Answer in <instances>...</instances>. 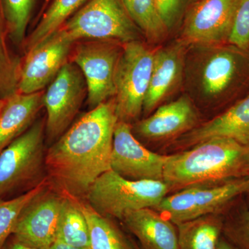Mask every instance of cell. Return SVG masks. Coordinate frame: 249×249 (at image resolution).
I'll use <instances>...</instances> for the list:
<instances>
[{
	"label": "cell",
	"mask_w": 249,
	"mask_h": 249,
	"mask_svg": "<svg viewBox=\"0 0 249 249\" xmlns=\"http://www.w3.org/2000/svg\"><path fill=\"white\" fill-rule=\"evenodd\" d=\"M160 17L168 28L171 31L184 16L188 0H155Z\"/></svg>",
	"instance_id": "cell-30"
},
{
	"label": "cell",
	"mask_w": 249,
	"mask_h": 249,
	"mask_svg": "<svg viewBox=\"0 0 249 249\" xmlns=\"http://www.w3.org/2000/svg\"><path fill=\"white\" fill-rule=\"evenodd\" d=\"M21 60L11 53L6 40L0 39V98L18 92Z\"/></svg>",
	"instance_id": "cell-28"
},
{
	"label": "cell",
	"mask_w": 249,
	"mask_h": 249,
	"mask_svg": "<svg viewBox=\"0 0 249 249\" xmlns=\"http://www.w3.org/2000/svg\"><path fill=\"white\" fill-rule=\"evenodd\" d=\"M243 197L244 199H245L246 204H247V206H248V208L249 209V186L248 187V188H247V191H246L245 193H244Z\"/></svg>",
	"instance_id": "cell-35"
},
{
	"label": "cell",
	"mask_w": 249,
	"mask_h": 249,
	"mask_svg": "<svg viewBox=\"0 0 249 249\" xmlns=\"http://www.w3.org/2000/svg\"><path fill=\"white\" fill-rule=\"evenodd\" d=\"M36 0H1L7 37L14 45L24 43L28 24Z\"/></svg>",
	"instance_id": "cell-27"
},
{
	"label": "cell",
	"mask_w": 249,
	"mask_h": 249,
	"mask_svg": "<svg viewBox=\"0 0 249 249\" xmlns=\"http://www.w3.org/2000/svg\"><path fill=\"white\" fill-rule=\"evenodd\" d=\"M44 91L17 92L6 98L0 111V153L36 121L43 107Z\"/></svg>",
	"instance_id": "cell-19"
},
{
	"label": "cell",
	"mask_w": 249,
	"mask_h": 249,
	"mask_svg": "<svg viewBox=\"0 0 249 249\" xmlns=\"http://www.w3.org/2000/svg\"><path fill=\"white\" fill-rule=\"evenodd\" d=\"M49 178L31 191L17 197L0 199V249L4 248L13 232L21 213L31 201L50 186Z\"/></svg>",
	"instance_id": "cell-26"
},
{
	"label": "cell",
	"mask_w": 249,
	"mask_h": 249,
	"mask_svg": "<svg viewBox=\"0 0 249 249\" xmlns=\"http://www.w3.org/2000/svg\"><path fill=\"white\" fill-rule=\"evenodd\" d=\"M185 67V43L174 42L155 51L150 85L142 112L152 114L181 84Z\"/></svg>",
	"instance_id": "cell-17"
},
{
	"label": "cell",
	"mask_w": 249,
	"mask_h": 249,
	"mask_svg": "<svg viewBox=\"0 0 249 249\" xmlns=\"http://www.w3.org/2000/svg\"><path fill=\"white\" fill-rule=\"evenodd\" d=\"M228 43L249 53V0H240Z\"/></svg>",
	"instance_id": "cell-29"
},
{
	"label": "cell",
	"mask_w": 249,
	"mask_h": 249,
	"mask_svg": "<svg viewBox=\"0 0 249 249\" xmlns=\"http://www.w3.org/2000/svg\"><path fill=\"white\" fill-rule=\"evenodd\" d=\"M249 178V147L226 137H214L168 155L163 172L170 194L192 186Z\"/></svg>",
	"instance_id": "cell-2"
},
{
	"label": "cell",
	"mask_w": 249,
	"mask_h": 249,
	"mask_svg": "<svg viewBox=\"0 0 249 249\" xmlns=\"http://www.w3.org/2000/svg\"><path fill=\"white\" fill-rule=\"evenodd\" d=\"M45 122L46 119L36 120L0 153V199L22 196L48 179Z\"/></svg>",
	"instance_id": "cell-3"
},
{
	"label": "cell",
	"mask_w": 249,
	"mask_h": 249,
	"mask_svg": "<svg viewBox=\"0 0 249 249\" xmlns=\"http://www.w3.org/2000/svg\"><path fill=\"white\" fill-rule=\"evenodd\" d=\"M49 249H89L80 248V247H73V246L69 245L62 241L56 240L53 242V245L51 246Z\"/></svg>",
	"instance_id": "cell-33"
},
{
	"label": "cell",
	"mask_w": 249,
	"mask_h": 249,
	"mask_svg": "<svg viewBox=\"0 0 249 249\" xmlns=\"http://www.w3.org/2000/svg\"><path fill=\"white\" fill-rule=\"evenodd\" d=\"M154 53L142 40L123 44L115 75L116 112L131 124L142 112L153 67Z\"/></svg>",
	"instance_id": "cell-7"
},
{
	"label": "cell",
	"mask_w": 249,
	"mask_h": 249,
	"mask_svg": "<svg viewBox=\"0 0 249 249\" xmlns=\"http://www.w3.org/2000/svg\"><path fill=\"white\" fill-rule=\"evenodd\" d=\"M129 17L142 35L151 42H160L169 32L157 9L155 0H122Z\"/></svg>",
	"instance_id": "cell-24"
},
{
	"label": "cell",
	"mask_w": 249,
	"mask_h": 249,
	"mask_svg": "<svg viewBox=\"0 0 249 249\" xmlns=\"http://www.w3.org/2000/svg\"><path fill=\"white\" fill-rule=\"evenodd\" d=\"M223 215V237L236 249H249V209L243 196L237 198Z\"/></svg>",
	"instance_id": "cell-25"
},
{
	"label": "cell",
	"mask_w": 249,
	"mask_h": 249,
	"mask_svg": "<svg viewBox=\"0 0 249 249\" xmlns=\"http://www.w3.org/2000/svg\"><path fill=\"white\" fill-rule=\"evenodd\" d=\"M240 0H195L187 6L182 42L208 47L228 43Z\"/></svg>",
	"instance_id": "cell-11"
},
{
	"label": "cell",
	"mask_w": 249,
	"mask_h": 249,
	"mask_svg": "<svg viewBox=\"0 0 249 249\" xmlns=\"http://www.w3.org/2000/svg\"><path fill=\"white\" fill-rule=\"evenodd\" d=\"M6 37H7V29H6V21H5L2 6L0 0V39L6 40Z\"/></svg>",
	"instance_id": "cell-32"
},
{
	"label": "cell",
	"mask_w": 249,
	"mask_h": 249,
	"mask_svg": "<svg viewBox=\"0 0 249 249\" xmlns=\"http://www.w3.org/2000/svg\"><path fill=\"white\" fill-rule=\"evenodd\" d=\"M177 226L178 249H217L222 237L223 214H211Z\"/></svg>",
	"instance_id": "cell-20"
},
{
	"label": "cell",
	"mask_w": 249,
	"mask_h": 249,
	"mask_svg": "<svg viewBox=\"0 0 249 249\" xmlns=\"http://www.w3.org/2000/svg\"><path fill=\"white\" fill-rule=\"evenodd\" d=\"M89 0H52L34 31L24 42L26 51L58 30L67 19Z\"/></svg>",
	"instance_id": "cell-23"
},
{
	"label": "cell",
	"mask_w": 249,
	"mask_h": 249,
	"mask_svg": "<svg viewBox=\"0 0 249 249\" xmlns=\"http://www.w3.org/2000/svg\"><path fill=\"white\" fill-rule=\"evenodd\" d=\"M73 42L88 40H141L142 32L122 0H89L59 28Z\"/></svg>",
	"instance_id": "cell-5"
},
{
	"label": "cell",
	"mask_w": 249,
	"mask_h": 249,
	"mask_svg": "<svg viewBox=\"0 0 249 249\" xmlns=\"http://www.w3.org/2000/svg\"><path fill=\"white\" fill-rule=\"evenodd\" d=\"M168 155L152 152L139 142L132 124L118 121L114 130L111 170L129 180L163 181Z\"/></svg>",
	"instance_id": "cell-13"
},
{
	"label": "cell",
	"mask_w": 249,
	"mask_h": 249,
	"mask_svg": "<svg viewBox=\"0 0 249 249\" xmlns=\"http://www.w3.org/2000/svg\"><path fill=\"white\" fill-rule=\"evenodd\" d=\"M199 114L188 96L162 105L132 125L134 135L149 142H174L198 125ZM169 142V143H170Z\"/></svg>",
	"instance_id": "cell-15"
},
{
	"label": "cell",
	"mask_w": 249,
	"mask_h": 249,
	"mask_svg": "<svg viewBox=\"0 0 249 249\" xmlns=\"http://www.w3.org/2000/svg\"><path fill=\"white\" fill-rule=\"evenodd\" d=\"M120 221L142 249H178L177 226L155 209L131 211Z\"/></svg>",
	"instance_id": "cell-18"
},
{
	"label": "cell",
	"mask_w": 249,
	"mask_h": 249,
	"mask_svg": "<svg viewBox=\"0 0 249 249\" xmlns=\"http://www.w3.org/2000/svg\"><path fill=\"white\" fill-rule=\"evenodd\" d=\"M123 44L117 41L88 40L75 42L70 61L83 73L91 109L115 96L116 67Z\"/></svg>",
	"instance_id": "cell-9"
},
{
	"label": "cell",
	"mask_w": 249,
	"mask_h": 249,
	"mask_svg": "<svg viewBox=\"0 0 249 249\" xmlns=\"http://www.w3.org/2000/svg\"><path fill=\"white\" fill-rule=\"evenodd\" d=\"M75 42L61 31H55L32 48L21 60L18 92L43 91L70 61Z\"/></svg>",
	"instance_id": "cell-12"
},
{
	"label": "cell",
	"mask_w": 249,
	"mask_h": 249,
	"mask_svg": "<svg viewBox=\"0 0 249 249\" xmlns=\"http://www.w3.org/2000/svg\"><path fill=\"white\" fill-rule=\"evenodd\" d=\"M225 44L205 47L196 72L201 97L212 103L227 101L249 84V52Z\"/></svg>",
	"instance_id": "cell-6"
},
{
	"label": "cell",
	"mask_w": 249,
	"mask_h": 249,
	"mask_svg": "<svg viewBox=\"0 0 249 249\" xmlns=\"http://www.w3.org/2000/svg\"><path fill=\"white\" fill-rule=\"evenodd\" d=\"M217 249H236L235 247L229 243V242L224 237H222L220 241H219V245H218Z\"/></svg>",
	"instance_id": "cell-34"
},
{
	"label": "cell",
	"mask_w": 249,
	"mask_h": 249,
	"mask_svg": "<svg viewBox=\"0 0 249 249\" xmlns=\"http://www.w3.org/2000/svg\"><path fill=\"white\" fill-rule=\"evenodd\" d=\"M80 205L89 227L90 249H140L115 219L98 213L83 199Z\"/></svg>",
	"instance_id": "cell-21"
},
{
	"label": "cell",
	"mask_w": 249,
	"mask_h": 249,
	"mask_svg": "<svg viewBox=\"0 0 249 249\" xmlns=\"http://www.w3.org/2000/svg\"><path fill=\"white\" fill-rule=\"evenodd\" d=\"M52 184L24 208L12 236L24 245L49 249L56 240L62 196Z\"/></svg>",
	"instance_id": "cell-14"
},
{
	"label": "cell",
	"mask_w": 249,
	"mask_h": 249,
	"mask_svg": "<svg viewBox=\"0 0 249 249\" xmlns=\"http://www.w3.org/2000/svg\"><path fill=\"white\" fill-rule=\"evenodd\" d=\"M118 121L112 98L81 116L53 142L45 155L51 184L62 194L85 199L95 181L111 170Z\"/></svg>",
	"instance_id": "cell-1"
},
{
	"label": "cell",
	"mask_w": 249,
	"mask_h": 249,
	"mask_svg": "<svg viewBox=\"0 0 249 249\" xmlns=\"http://www.w3.org/2000/svg\"><path fill=\"white\" fill-rule=\"evenodd\" d=\"M62 196L56 240L73 247L90 249L89 227L80 199Z\"/></svg>",
	"instance_id": "cell-22"
},
{
	"label": "cell",
	"mask_w": 249,
	"mask_h": 249,
	"mask_svg": "<svg viewBox=\"0 0 249 249\" xmlns=\"http://www.w3.org/2000/svg\"><path fill=\"white\" fill-rule=\"evenodd\" d=\"M88 88L83 73L68 61L44 92L43 107L47 111L45 135L52 145L70 128L85 97Z\"/></svg>",
	"instance_id": "cell-10"
},
{
	"label": "cell",
	"mask_w": 249,
	"mask_h": 249,
	"mask_svg": "<svg viewBox=\"0 0 249 249\" xmlns=\"http://www.w3.org/2000/svg\"><path fill=\"white\" fill-rule=\"evenodd\" d=\"M214 137L232 139L249 147V94L213 119L170 142L168 149L182 151Z\"/></svg>",
	"instance_id": "cell-16"
},
{
	"label": "cell",
	"mask_w": 249,
	"mask_h": 249,
	"mask_svg": "<svg viewBox=\"0 0 249 249\" xmlns=\"http://www.w3.org/2000/svg\"><path fill=\"white\" fill-rule=\"evenodd\" d=\"M3 249H38L34 248V247H29V246L24 245L22 242L14 238L12 235L9 237L6 243L5 244Z\"/></svg>",
	"instance_id": "cell-31"
},
{
	"label": "cell",
	"mask_w": 249,
	"mask_h": 249,
	"mask_svg": "<svg viewBox=\"0 0 249 249\" xmlns=\"http://www.w3.org/2000/svg\"><path fill=\"white\" fill-rule=\"evenodd\" d=\"M249 178L219 184L200 185L168 195L153 209L178 225L211 214H223L247 191Z\"/></svg>",
	"instance_id": "cell-8"
},
{
	"label": "cell",
	"mask_w": 249,
	"mask_h": 249,
	"mask_svg": "<svg viewBox=\"0 0 249 249\" xmlns=\"http://www.w3.org/2000/svg\"><path fill=\"white\" fill-rule=\"evenodd\" d=\"M5 102H6V99H2V98H0V111H1V109L4 107Z\"/></svg>",
	"instance_id": "cell-36"
},
{
	"label": "cell",
	"mask_w": 249,
	"mask_h": 249,
	"mask_svg": "<svg viewBox=\"0 0 249 249\" xmlns=\"http://www.w3.org/2000/svg\"><path fill=\"white\" fill-rule=\"evenodd\" d=\"M169 194L164 181L127 179L110 170L95 181L85 199L98 213L120 221L131 211L154 209Z\"/></svg>",
	"instance_id": "cell-4"
}]
</instances>
